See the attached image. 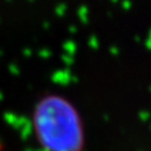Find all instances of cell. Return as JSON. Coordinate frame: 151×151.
Instances as JSON below:
<instances>
[{
	"label": "cell",
	"instance_id": "obj_1",
	"mask_svg": "<svg viewBox=\"0 0 151 151\" xmlns=\"http://www.w3.org/2000/svg\"><path fill=\"white\" fill-rule=\"evenodd\" d=\"M76 122L63 101L48 98L35 108L34 126L40 142L50 151H72L76 145Z\"/></svg>",
	"mask_w": 151,
	"mask_h": 151
}]
</instances>
